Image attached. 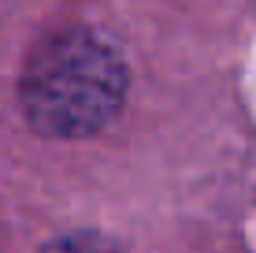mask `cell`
<instances>
[{"label": "cell", "instance_id": "cell-1", "mask_svg": "<svg viewBox=\"0 0 256 253\" xmlns=\"http://www.w3.org/2000/svg\"><path fill=\"white\" fill-rule=\"evenodd\" d=\"M126 97V64L119 49L93 30H60L30 56L22 75V108L48 138H86L112 123Z\"/></svg>", "mask_w": 256, "mask_h": 253}, {"label": "cell", "instance_id": "cell-2", "mask_svg": "<svg viewBox=\"0 0 256 253\" xmlns=\"http://www.w3.org/2000/svg\"><path fill=\"white\" fill-rule=\"evenodd\" d=\"M45 253H122V249L116 242L100 238V234L78 231V234H67V238H56L52 246H45Z\"/></svg>", "mask_w": 256, "mask_h": 253}]
</instances>
